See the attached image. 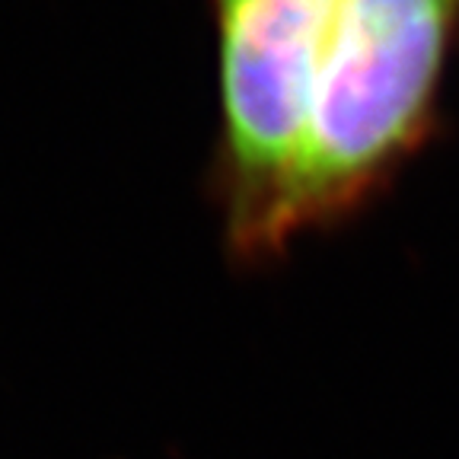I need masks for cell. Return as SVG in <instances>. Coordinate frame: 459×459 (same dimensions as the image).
I'll use <instances>...</instances> for the list:
<instances>
[{
    "label": "cell",
    "instance_id": "1",
    "mask_svg": "<svg viewBox=\"0 0 459 459\" xmlns=\"http://www.w3.org/2000/svg\"><path fill=\"white\" fill-rule=\"evenodd\" d=\"M459 0H338L325 29L281 239L351 221L444 131Z\"/></svg>",
    "mask_w": 459,
    "mask_h": 459
},
{
    "label": "cell",
    "instance_id": "2",
    "mask_svg": "<svg viewBox=\"0 0 459 459\" xmlns=\"http://www.w3.org/2000/svg\"><path fill=\"white\" fill-rule=\"evenodd\" d=\"M338 0H211L217 29L221 192L237 255L284 249L281 214L325 29Z\"/></svg>",
    "mask_w": 459,
    "mask_h": 459
}]
</instances>
